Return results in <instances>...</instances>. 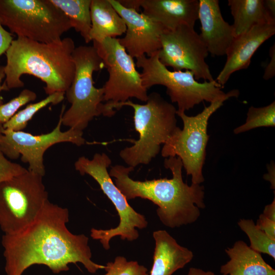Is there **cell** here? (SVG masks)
Listing matches in <instances>:
<instances>
[{
  "label": "cell",
  "mask_w": 275,
  "mask_h": 275,
  "mask_svg": "<svg viewBox=\"0 0 275 275\" xmlns=\"http://www.w3.org/2000/svg\"><path fill=\"white\" fill-rule=\"evenodd\" d=\"M270 61L266 65L263 77L265 80L272 78L275 75V46L274 43L269 49Z\"/></svg>",
  "instance_id": "cell-31"
},
{
  "label": "cell",
  "mask_w": 275,
  "mask_h": 275,
  "mask_svg": "<svg viewBox=\"0 0 275 275\" xmlns=\"http://www.w3.org/2000/svg\"><path fill=\"white\" fill-rule=\"evenodd\" d=\"M225 252L230 258L222 265V275H275V270L267 263L260 253L242 240L236 241Z\"/></svg>",
  "instance_id": "cell-19"
},
{
  "label": "cell",
  "mask_w": 275,
  "mask_h": 275,
  "mask_svg": "<svg viewBox=\"0 0 275 275\" xmlns=\"http://www.w3.org/2000/svg\"><path fill=\"white\" fill-rule=\"evenodd\" d=\"M92 0H50L67 17L72 28L79 33L86 43L91 41L90 6Z\"/></svg>",
  "instance_id": "cell-22"
},
{
  "label": "cell",
  "mask_w": 275,
  "mask_h": 275,
  "mask_svg": "<svg viewBox=\"0 0 275 275\" xmlns=\"http://www.w3.org/2000/svg\"><path fill=\"white\" fill-rule=\"evenodd\" d=\"M2 128V125L0 124V136L2 134V132H1Z\"/></svg>",
  "instance_id": "cell-38"
},
{
  "label": "cell",
  "mask_w": 275,
  "mask_h": 275,
  "mask_svg": "<svg viewBox=\"0 0 275 275\" xmlns=\"http://www.w3.org/2000/svg\"><path fill=\"white\" fill-rule=\"evenodd\" d=\"M92 41L116 38L125 33L126 26L108 0H92L90 6Z\"/></svg>",
  "instance_id": "cell-20"
},
{
  "label": "cell",
  "mask_w": 275,
  "mask_h": 275,
  "mask_svg": "<svg viewBox=\"0 0 275 275\" xmlns=\"http://www.w3.org/2000/svg\"><path fill=\"white\" fill-rule=\"evenodd\" d=\"M5 77V67L4 66L0 65V93L2 91L9 90L6 85L4 83L2 85V81L3 78ZM3 104L2 100L0 99V105Z\"/></svg>",
  "instance_id": "cell-37"
},
{
  "label": "cell",
  "mask_w": 275,
  "mask_h": 275,
  "mask_svg": "<svg viewBox=\"0 0 275 275\" xmlns=\"http://www.w3.org/2000/svg\"><path fill=\"white\" fill-rule=\"evenodd\" d=\"M164 166L171 171V179L134 180L129 177L134 168L119 164L108 173L127 200L141 198L156 205L157 216L164 226L174 228L194 223L200 216V209L205 208L204 186L184 182L179 157L166 158Z\"/></svg>",
  "instance_id": "cell-2"
},
{
  "label": "cell",
  "mask_w": 275,
  "mask_h": 275,
  "mask_svg": "<svg viewBox=\"0 0 275 275\" xmlns=\"http://www.w3.org/2000/svg\"><path fill=\"white\" fill-rule=\"evenodd\" d=\"M68 209L45 202L36 219L16 233L4 234L2 238L6 275H22L33 265H44L53 273L69 269L70 263H81L95 273L105 265L92 259L89 238L68 229Z\"/></svg>",
  "instance_id": "cell-1"
},
{
  "label": "cell",
  "mask_w": 275,
  "mask_h": 275,
  "mask_svg": "<svg viewBox=\"0 0 275 275\" xmlns=\"http://www.w3.org/2000/svg\"><path fill=\"white\" fill-rule=\"evenodd\" d=\"M269 219L275 222V199L268 205L265 206L262 213Z\"/></svg>",
  "instance_id": "cell-33"
},
{
  "label": "cell",
  "mask_w": 275,
  "mask_h": 275,
  "mask_svg": "<svg viewBox=\"0 0 275 275\" xmlns=\"http://www.w3.org/2000/svg\"><path fill=\"white\" fill-rule=\"evenodd\" d=\"M104 275H149L148 269L136 261H128L123 256H117L113 262H108L104 269Z\"/></svg>",
  "instance_id": "cell-26"
},
{
  "label": "cell",
  "mask_w": 275,
  "mask_h": 275,
  "mask_svg": "<svg viewBox=\"0 0 275 275\" xmlns=\"http://www.w3.org/2000/svg\"><path fill=\"white\" fill-rule=\"evenodd\" d=\"M65 109L62 105L59 122L49 133L33 135L23 131H13L2 128L0 150L5 156L16 159L21 155V160L29 163L28 170L43 176L45 174L43 155L47 149L53 145L69 142L80 146L85 144L82 130L70 128L67 131L61 129L62 116Z\"/></svg>",
  "instance_id": "cell-12"
},
{
  "label": "cell",
  "mask_w": 275,
  "mask_h": 275,
  "mask_svg": "<svg viewBox=\"0 0 275 275\" xmlns=\"http://www.w3.org/2000/svg\"><path fill=\"white\" fill-rule=\"evenodd\" d=\"M126 26L120 44L133 58L151 57L161 48L160 38L166 29L143 12L126 8L118 0H108Z\"/></svg>",
  "instance_id": "cell-14"
},
{
  "label": "cell",
  "mask_w": 275,
  "mask_h": 275,
  "mask_svg": "<svg viewBox=\"0 0 275 275\" xmlns=\"http://www.w3.org/2000/svg\"><path fill=\"white\" fill-rule=\"evenodd\" d=\"M37 98L36 93L29 89H23L16 97L5 104L0 105V124L8 122L19 108L25 104L34 101Z\"/></svg>",
  "instance_id": "cell-27"
},
{
  "label": "cell",
  "mask_w": 275,
  "mask_h": 275,
  "mask_svg": "<svg viewBox=\"0 0 275 275\" xmlns=\"http://www.w3.org/2000/svg\"><path fill=\"white\" fill-rule=\"evenodd\" d=\"M65 94L64 92H56L37 102L29 104L3 124L2 128L13 131H22L26 127L29 121L39 111L49 104L56 105L60 103L64 100Z\"/></svg>",
  "instance_id": "cell-23"
},
{
  "label": "cell",
  "mask_w": 275,
  "mask_h": 275,
  "mask_svg": "<svg viewBox=\"0 0 275 275\" xmlns=\"http://www.w3.org/2000/svg\"><path fill=\"white\" fill-rule=\"evenodd\" d=\"M158 57L164 66L175 71H190L197 81L215 80L205 61L209 52L194 28L182 25L173 30L166 29L161 36Z\"/></svg>",
  "instance_id": "cell-13"
},
{
  "label": "cell",
  "mask_w": 275,
  "mask_h": 275,
  "mask_svg": "<svg viewBox=\"0 0 275 275\" xmlns=\"http://www.w3.org/2000/svg\"><path fill=\"white\" fill-rule=\"evenodd\" d=\"M135 65L142 69L141 76L144 88L148 90L155 85L164 86L171 101L177 103V112H185L204 101L211 103L227 100L239 94L236 89L225 93L215 80L200 82L190 71L170 70L159 61L158 52L149 57L136 58Z\"/></svg>",
  "instance_id": "cell-6"
},
{
  "label": "cell",
  "mask_w": 275,
  "mask_h": 275,
  "mask_svg": "<svg viewBox=\"0 0 275 275\" xmlns=\"http://www.w3.org/2000/svg\"><path fill=\"white\" fill-rule=\"evenodd\" d=\"M234 37L239 36L253 26L261 24L275 23L266 10L264 0H228Z\"/></svg>",
  "instance_id": "cell-21"
},
{
  "label": "cell",
  "mask_w": 275,
  "mask_h": 275,
  "mask_svg": "<svg viewBox=\"0 0 275 275\" xmlns=\"http://www.w3.org/2000/svg\"><path fill=\"white\" fill-rule=\"evenodd\" d=\"M268 173L264 175V179L269 181L271 183V188L274 189V165L272 162L268 167Z\"/></svg>",
  "instance_id": "cell-34"
},
{
  "label": "cell",
  "mask_w": 275,
  "mask_h": 275,
  "mask_svg": "<svg viewBox=\"0 0 275 275\" xmlns=\"http://www.w3.org/2000/svg\"><path fill=\"white\" fill-rule=\"evenodd\" d=\"M124 7L140 12L141 0H118Z\"/></svg>",
  "instance_id": "cell-32"
},
{
  "label": "cell",
  "mask_w": 275,
  "mask_h": 275,
  "mask_svg": "<svg viewBox=\"0 0 275 275\" xmlns=\"http://www.w3.org/2000/svg\"><path fill=\"white\" fill-rule=\"evenodd\" d=\"M265 8L270 16L275 19V1L264 0Z\"/></svg>",
  "instance_id": "cell-36"
},
{
  "label": "cell",
  "mask_w": 275,
  "mask_h": 275,
  "mask_svg": "<svg viewBox=\"0 0 275 275\" xmlns=\"http://www.w3.org/2000/svg\"><path fill=\"white\" fill-rule=\"evenodd\" d=\"M187 275H216L213 272L204 271L202 269L190 267L189 269Z\"/></svg>",
  "instance_id": "cell-35"
},
{
  "label": "cell",
  "mask_w": 275,
  "mask_h": 275,
  "mask_svg": "<svg viewBox=\"0 0 275 275\" xmlns=\"http://www.w3.org/2000/svg\"><path fill=\"white\" fill-rule=\"evenodd\" d=\"M275 34V23L256 25L234 38L227 53V60L216 81L223 88L234 72L247 69L258 48Z\"/></svg>",
  "instance_id": "cell-15"
},
{
  "label": "cell",
  "mask_w": 275,
  "mask_h": 275,
  "mask_svg": "<svg viewBox=\"0 0 275 275\" xmlns=\"http://www.w3.org/2000/svg\"><path fill=\"white\" fill-rule=\"evenodd\" d=\"M27 171L20 164L8 160L0 150V183Z\"/></svg>",
  "instance_id": "cell-28"
},
{
  "label": "cell",
  "mask_w": 275,
  "mask_h": 275,
  "mask_svg": "<svg viewBox=\"0 0 275 275\" xmlns=\"http://www.w3.org/2000/svg\"><path fill=\"white\" fill-rule=\"evenodd\" d=\"M146 102L141 104L127 100L115 106V109H118L129 106L134 111V124L139 138L133 145L124 148L119 153L126 164L133 168L148 164L159 153L160 145L167 142L178 127L177 109L160 94L150 93Z\"/></svg>",
  "instance_id": "cell-4"
},
{
  "label": "cell",
  "mask_w": 275,
  "mask_h": 275,
  "mask_svg": "<svg viewBox=\"0 0 275 275\" xmlns=\"http://www.w3.org/2000/svg\"><path fill=\"white\" fill-rule=\"evenodd\" d=\"M225 101L211 102L195 116H188L185 112L177 111V115L182 120L183 128L178 127L161 150L163 157L177 156L181 159L186 174L191 176L193 184H200L204 181L202 170L209 140L208 120Z\"/></svg>",
  "instance_id": "cell-10"
},
{
  "label": "cell",
  "mask_w": 275,
  "mask_h": 275,
  "mask_svg": "<svg viewBox=\"0 0 275 275\" xmlns=\"http://www.w3.org/2000/svg\"><path fill=\"white\" fill-rule=\"evenodd\" d=\"M42 177L28 170L0 183V228L4 234L19 232L38 217L48 200Z\"/></svg>",
  "instance_id": "cell-8"
},
{
  "label": "cell",
  "mask_w": 275,
  "mask_h": 275,
  "mask_svg": "<svg viewBox=\"0 0 275 275\" xmlns=\"http://www.w3.org/2000/svg\"><path fill=\"white\" fill-rule=\"evenodd\" d=\"M143 13L167 30L186 25L194 28L198 19V0H141Z\"/></svg>",
  "instance_id": "cell-17"
},
{
  "label": "cell",
  "mask_w": 275,
  "mask_h": 275,
  "mask_svg": "<svg viewBox=\"0 0 275 275\" xmlns=\"http://www.w3.org/2000/svg\"><path fill=\"white\" fill-rule=\"evenodd\" d=\"M275 101L261 107L251 106L248 109L245 123L234 130L235 134L245 132L259 127H274Z\"/></svg>",
  "instance_id": "cell-25"
},
{
  "label": "cell",
  "mask_w": 275,
  "mask_h": 275,
  "mask_svg": "<svg viewBox=\"0 0 275 275\" xmlns=\"http://www.w3.org/2000/svg\"><path fill=\"white\" fill-rule=\"evenodd\" d=\"M111 163L109 156L103 153L95 154L92 159L81 156L74 164L75 170L80 175L88 174L97 181L103 193L114 205L119 216L120 222L116 228L91 230V237L99 240L106 250L110 249L109 241L112 238L119 236L122 240H135L139 236L135 228L143 229L148 225L145 216L136 212L129 204L113 182L107 171Z\"/></svg>",
  "instance_id": "cell-9"
},
{
  "label": "cell",
  "mask_w": 275,
  "mask_h": 275,
  "mask_svg": "<svg viewBox=\"0 0 275 275\" xmlns=\"http://www.w3.org/2000/svg\"><path fill=\"white\" fill-rule=\"evenodd\" d=\"M13 40L12 34L3 28L0 20V57L6 52Z\"/></svg>",
  "instance_id": "cell-30"
},
{
  "label": "cell",
  "mask_w": 275,
  "mask_h": 275,
  "mask_svg": "<svg viewBox=\"0 0 275 275\" xmlns=\"http://www.w3.org/2000/svg\"><path fill=\"white\" fill-rule=\"evenodd\" d=\"M238 225L249 237L252 249L267 254L275 260V240L260 229L252 219H240Z\"/></svg>",
  "instance_id": "cell-24"
},
{
  "label": "cell",
  "mask_w": 275,
  "mask_h": 275,
  "mask_svg": "<svg viewBox=\"0 0 275 275\" xmlns=\"http://www.w3.org/2000/svg\"><path fill=\"white\" fill-rule=\"evenodd\" d=\"M75 48L74 42L70 37L48 43L17 37L5 52L4 84L9 90L23 87L24 82L20 77L29 74L45 84L44 89L48 95L65 93L75 74L72 57Z\"/></svg>",
  "instance_id": "cell-3"
},
{
  "label": "cell",
  "mask_w": 275,
  "mask_h": 275,
  "mask_svg": "<svg viewBox=\"0 0 275 275\" xmlns=\"http://www.w3.org/2000/svg\"><path fill=\"white\" fill-rule=\"evenodd\" d=\"M200 37L212 56H223L234 39L232 25L223 18L218 0H199Z\"/></svg>",
  "instance_id": "cell-16"
},
{
  "label": "cell",
  "mask_w": 275,
  "mask_h": 275,
  "mask_svg": "<svg viewBox=\"0 0 275 275\" xmlns=\"http://www.w3.org/2000/svg\"><path fill=\"white\" fill-rule=\"evenodd\" d=\"M0 20L17 37L46 43L60 40L72 28L50 0H0Z\"/></svg>",
  "instance_id": "cell-7"
},
{
  "label": "cell",
  "mask_w": 275,
  "mask_h": 275,
  "mask_svg": "<svg viewBox=\"0 0 275 275\" xmlns=\"http://www.w3.org/2000/svg\"><path fill=\"white\" fill-rule=\"evenodd\" d=\"M153 237L155 246L150 275H172L192 260V251L178 244L166 230L153 232Z\"/></svg>",
  "instance_id": "cell-18"
},
{
  "label": "cell",
  "mask_w": 275,
  "mask_h": 275,
  "mask_svg": "<svg viewBox=\"0 0 275 275\" xmlns=\"http://www.w3.org/2000/svg\"><path fill=\"white\" fill-rule=\"evenodd\" d=\"M93 42L108 73L102 87L105 103L115 109L117 104L130 98L146 102L148 95L142 84L141 73L136 69L133 58L120 44L119 39L106 38Z\"/></svg>",
  "instance_id": "cell-11"
},
{
  "label": "cell",
  "mask_w": 275,
  "mask_h": 275,
  "mask_svg": "<svg viewBox=\"0 0 275 275\" xmlns=\"http://www.w3.org/2000/svg\"><path fill=\"white\" fill-rule=\"evenodd\" d=\"M257 226L265 233L270 238L275 240V222L273 221L263 214L259 215Z\"/></svg>",
  "instance_id": "cell-29"
},
{
  "label": "cell",
  "mask_w": 275,
  "mask_h": 275,
  "mask_svg": "<svg viewBox=\"0 0 275 275\" xmlns=\"http://www.w3.org/2000/svg\"><path fill=\"white\" fill-rule=\"evenodd\" d=\"M75 72L73 81L66 91L70 107L62 116L64 126L83 130L95 117H112L116 111L103 101V88L94 86L93 73L102 69L104 64L92 46L75 47L72 52Z\"/></svg>",
  "instance_id": "cell-5"
}]
</instances>
